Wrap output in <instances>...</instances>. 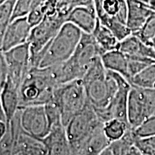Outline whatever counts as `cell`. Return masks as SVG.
<instances>
[{"label":"cell","instance_id":"6da1fadb","mask_svg":"<svg viewBox=\"0 0 155 155\" xmlns=\"http://www.w3.org/2000/svg\"><path fill=\"white\" fill-rule=\"evenodd\" d=\"M59 86L53 66L32 68L19 88V108L46 105Z\"/></svg>","mask_w":155,"mask_h":155},{"label":"cell","instance_id":"7a4b0ae2","mask_svg":"<svg viewBox=\"0 0 155 155\" xmlns=\"http://www.w3.org/2000/svg\"><path fill=\"white\" fill-rule=\"evenodd\" d=\"M87 99L95 109L108 105L119 88L111 71L105 68L101 58L98 57L82 78Z\"/></svg>","mask_w":155,"mask_h":155},{"label":"cell","instance_id":"3957f363","mask_svg":"<svg viewBox=\"0 0 155 155\" xmlns=\"http://www.w3.org/2000/svg\"><path fill=\"white\" fill-rule=\"evenodd\" d=\"M101 50L91 34L83 33L74 53L65 63L56 65L58 79L61 85L82 79Z\"/></svg>","mask_w":155,"mask_h":155},{"label":"cell","instance_id":"277c9868","mask_svg":"<svg viewBox=\"0 0 155 155\" xmlns=\"http://www.w3.org/2000/svg\"><path fill=\"white\" fill-rule=\"evenodd\" d=\"M82 35V31L72 23H65L48 45L38 68L53 66L66 62L76 49Z\"/></svg>","mask_w":155,"mask_h":155},{"label":"cell","instance_id":"5b68a950","mask_svg":"<svg viewBox=\"0 0 155 155\" xmlns=\"http://www.w3.org/2000/svg\"><path fill=\"white\" fill-rule=\"evenodd\" d=\"M98 19L120 42L132 35L127 27V0H94Z\"/></svg>","mask_w":155,"mask_h":155},{"label":"cell","instance_id":"8992f818","mask_svg":"<svg viewBox=\"0 0 155 155\" xmlns=\"http://www.w3.org/2000/svg\"><path fill=\"white\" fill-rule=\"evenodd\" d=\"M53 101L61 111L62 123L65 127L88 103L82 79L58 86L55 89Z\"/></svg>","mask_w":155,"mask_h":155},{"label":"cell","instance_id":"52a82bcc","mask_svg":"<svg viewBox=\"0 0 155 155\" xmlns=\"http://www.w3.org/2000/svg\"><path fill=\"white\" fill-rule=\"evenodd\" d=\"M153 115H155V90L131 86L127 108L128 123L131 129L134 130Z\"/></svg>","mask_w":155,"mask_h":155},{"label":"cell","instance_id":"ba28073f","mask_svg":"<svg viewBox=\"0 0 155 155\" xmlns=\"http://www.w3.org/2000/svg\"><path fill=\"white\" fill-rule=\"evenodd\" d=\"M66 22L67 19L62 17H46L32 28L28 41L30 48L32 68H37L40 54Z\"/></svg>","mask_w":155,"mask_h":155},{"label":"cell","instance_id":"9c48e42d","mask_svg":"<svg viewBox=\"0 0 155 155\" xmlns=\"http://www.w3.org/2000/svg\"><path fill=\"white\" fill-rule=\"evenodd\" d=\"M103 124L94 108L88 103L82 111L75 116L65 127L71 147L80 144Z\"/></svg>","mask_w":155,"mask_h":155},{"label":"cell","instance_id":"30bf717a","mask_svg":"<svg viewBox=\"0 0 155 155\" xmlns=\"http://www.w3.org/2000/svg\"><path fill=\"white\" fill-rule=\"evenodd\" d=\"M111 72L119 85L118 91L106 107L101 109H94L103 124L109 120L116 119L129 124L127 119L128 100L132 86L131 83L121 75L113 71Z\"/></svg>","mask_w":155,"mask_h":155},{"label":"cell","instance_id":"8fae6325","mask_svg":"<svg viewBox=\"0 0 155 155\" xmlns=\"http://www.w3.org/2000/svg\"><path fill=\"white\" fill-rule=\"evenodd\" d=\"M22 130L30 137L42 140L48 136L51 127L45 106H31L19 108Z\"/></svg>","mask_w":155,"mask_h":155},{"label":"cell","instance_id":"7c38bea8","mask_svg":"<svg viewBox=\"0 0 155 155\" xmlns=\"http://www.w3.org/2000/svg\"><path fill=\"white\" fill-rule=\"evenodd\" d=\"M1 53L8 65V78L19 88L32 68L30 45L26 42L5 53Z\"/></svg>","mask_w":155,"mask_h":155},{"label":"cell","instance_id":"4fadbf2b","mask_svg":"<svg viewBox=\"0 0 155 155\" xmlns=\"http://www.w3.org/2000/svg\"><path fill=\"white\" fill-rule=\"evenodd\" d=\"M32 27L28 17H21L12 20L6 29L1 40V52L8 51L17 46L28 42Z\"/></svg>","mask_w":155,"mask_h":155},{"label":"cell","instance_id":"5bb4252c","mask_svg":"<svg viewBox=\"0 0 155 155\" xmlns=\"http://www.w3.org/2000/svg\"><path fill=\"white\" fill-rule=\"evenodd\" d=\"M103 127L104 124L80 144L71 147V155H99L111 144L106 137Z\"/></svg>","mask_w":155,"mask_h":155},{"label":"cell","instance_id":"9a60e30c","mask_svg":"<svg viewBox=\"0 0 155 155\" xmlns=\"http://www.w3.org/2000/svg\"><path fill=\"white\" fill-rule=\"evenodd\" d=\"M47 151V155H71V145L63 124L51 128L46 137L40 140Z\"/></svg>","mask_w":155,"mask_h":155},{"label":"cell","instance_id":"2e32d148","mask_svg":"<svg viewBox=\"0 0 155 155\" xmlns=\"http://www.w3.org/2000/svg\"><path fill=\"white\" fill-rule=\"evenodd\" d=\"M95 7H77L72 9L68 17L67 22L78 28L83 33L92 34L98 22Z\"/></svg>","mask_w":155,"mask_h":155},{"label":"cell","instance_id":"e0dca14e","mask_svg":"<svg viewBox=\"0 0 155 155\" xmlns=\"http://www.w3.org/2000/svg\"><path fill=\"white\" fill-rule=\"evenodd\" d=\"M0 99L1 108L7 116L9 124L19 110V87L9 78L1 88Z\"/></svg>","mask_w":155,"mask_h":155},{"label":"cell","instance_id":"ac0fdd59","mask_svg":"<svg viewBox=\"0 0 155 155\" xmlns=\"http://www.w3.org/2000/svg\"><path fill=\"white\" fill-rule=\"evenodd\" d=\"M128 6L127 27L132 34L142 28L149 17L153 12L148 5L139 0H127Z\"/></svg>","mask_w":155,"mask_h":155},{"label":"cell","instance_id":"d6986e66","mask_svg":"<svg viewBox=\"0 0 155 155\" xmlns=\"http://www.w3.org/2000/svg\"><path fill=\"white\" fill-rule=\"evenodd\" d=\"M119 50L127 56L150 58L155 61L154 48L133 34L119 42Z\"/></svg>","mask_w":155,"mask_h":155},{"label":"cell","instance_id":"ffe728a7","mask_svg":"<svg viewBox=\"0 0 155 155\" xmlns=\"http://www.w3.org/2000/svg\"><path fill=\"white\" fill-rule=\"evenodd\" d=\"M101 58L106 70L119 73L131 83V78L128 70V60L127 56L122 52L119 49L114 50L103 54Z\"/></svg>","mask_w":155,"mask_h":155},{"label":"cell","instance_id":"44dd1931","mask_svg":"<svg viewBox=\"0 0 155 155\" xmlns=\"http://www.w3.org/2000/svg\"><path fill=\"white\" fill-rule=\"evenodd\" d=\"M103 54L119 49L120 41L109 29L98 20L96 27L91 34Z\"/></svg>","mask_w":155,"mask_h":155},{"label":"cell","instance_id":"7402d4cb","mask_svg":"<svg viewBox=\"0 0 155 155\" xmlns=\"http://www.w3.org/2000/svg\"><path fill=\"white\" fill-rule=\"evenodd\" d=\"M103 129L106 137L112 143L123 138L131 128L126 122L114 119L105 122Z\"/></svg>","mask_w":155,"mask_h":155},{"label":"cell","instance_id":"603a6c76","mask_svg":"<svg viewBox=\"0 0 155 155\" xmlns=\"http://www.w3.org/2000/svg\"><path fill=\"white\" fill-rule=\"evenodd\" d=\"M132 86L155 90V63L150 65L131 79Z\"/></svg>","mask_w":155,"mask_h":155},{"label":"cell","instance_id":"cb8c5ba5","mask_svg":"<svg viewBox=\"0 0 155 155\" xmlns=\"http://www.w3.org/2000/svg\"><path fill=\"white\" fill-rule=\"evenodd\" d=\"M17 0H7L0 4V38L10 24Z\"/></svg>","mask_w":155,"mask_h":155},{"label":"cell","instance_id":"d4e9b609","mask_svg":"<svg viewBox=\"0 0 155 155\" xmlns=\"http://www.w3.org/2000/svg\"><path fill=\"white\" fill-rule=\"evenodd\" d=\"M133 35L138 37L146 44L152 45V40L155 38V11L153 10L152 15L149 17L142 28Z\"/></svg>","mask_w":155,"mask_h":155},{"label":"cell","instance_id":"484cf974","mask_svg":"<svg viewBox=\"0 0 155 155\" xmlns=\"http://www.w3.org/2000/svg\"><path fill=\"white\" fill-rule=\"evenodd\" d=\"M127 58L128 60V70L131 78V81L135 75L139 74L147 67L155 63L154 60L150 58L132 57V56H127Z\"/></svg>","mask_w":155,"mask_h":155},{"label":"cell","instance_id":"4316f807","mask_svg":"<svg viewBox=\"0 0 155 155\" xmlns=\"http://www.w3.org/2000/svg\"><path fill=\"white\" fill-rule=\"evenodd\" d=\"M136 138L155 137V115L148 118L138 128L133 130Z\"/></svg>","mask_w":155,"mask_h":155},{"label":"cell","instance_id":"83f0119b","mask_svg":"<svg viewBox=\"0 0 155 155\" xmlns=\"http://www.w3.org/2000/svg\"><path fill=\"white\" fill-rule=\"evenodd\" d=\"M134 145L143 155H155V137L136 138Z\"/></svg>","mask_w":155,"mask_h":155},{"label":"cell","instance_id":"f1b7e54d","mask_svg":"<svg viewBox=\"0 0 155 155\" xmlns=\"http://www.w3.org/2000/svg\"><path fill=\"white\" fill-rule=\"evenodd\" d=\"M33 4L34 0H17L12 21L17 18L28 17L33 9Z\"/></svg>","mask_w":155,"mask_h":155},{"label":"cell","instance_id":"f546056e","mask_svg":"<svg viewBox=\"0 0 155 155\" xmlns=\"http://www.w3.org/2000/svg\"><path fill=\"white\" fill-rule=\"evenodd\" d=\"M9 77V69L2 53L0 54V88H2Z\"/></svg>","mask_w":155,"mask_h":155},{"label":"cell","instance_id":"4dcf8cb0","mask_svg":"<svg viewBox=\"0 0 155 155\" xmlns=\"http://www.w3.org/2000/svg\"><path fill=\"white\" fill-rule=\"evenodd\" d=\"M126 155H143L141 154L140 151L137 148V147L134 144L133 146H131L129 150H128V152Z\"/></svg>","mask_w":155,"mask_h":155},{"label":"cell","instance_id":"1f68e13d","mask_svg":"<svg viewBox=\"0 0 155 155\" xmlns=\"http://www.w3.org/2000/svg\"><path fill=\"white\" fill-rule=\"evenodd\" d=\"M99 155H116V154L115 152H114L113 147H112L111 145L110 144L109 146L106 147L105 150L103 151Z\"/></svg>","mask_w":155,"mask_h":155},{"label":"cell","instance_id":"d6a6232c","mask_svg":"<svg viewBox=\"0 0 155 155\" xmlns=\"http://www.w3.org/2000/svg\"><path fill=\"white\" fill-rule=\"evenodd\" d=\"M147 5H148V7H150L151 9L155 11V0H151L150 2Z\"/></svg>","mask_w":155,"mask_h":155},{"label":"cell","instance_id":"836d02e7","mask_svg":"<svg viewBox=\"0 0 155 155\" xmlns=\"http://www.w3.org/2000/svg\"><path fill=\"white\" fill-rule=\"evenodd\" d=\"M139 1H140V2H141L146 4V5H149V3L150 2L151 0H139Z\"/></svg>","mask_w":155,"mask_h":155},{"label":"cell","instance_id":"e575fe53","mask_svg":"<svg viewBox=\"0 0 155 155\" xmlns=\"http://www.w3.org/2000/svg\"><path fill=\"white\" fill-rule=\"evenodd\" d=\"M152 47L154 48V50H155V38H154V40H152Z\"/></svg>","mask_w":155,"mask_h":155},{"label":"cell","instance_id":"d590c367","mask_svg":"<svg viewBox=\"0 0 155 155\" xmlns=\"http://www.w3.org/2000/svg\"><path fill=\"white\" fill-rule=\"evenodd\" d=\"M5 1H7V0H0V4H2V3H3V2H5Z\"/></svg>","mask_w":155,"mask_h":155}]
</instances>
